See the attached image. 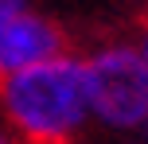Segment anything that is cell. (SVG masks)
<instances>
[{
  "label": "cell",
  "instance_id": "obj_1",
  "mask_svg": "<svg viewBox=\"0 0 148 144\" xmlns=\"http://www.w3.org/2000/svg\"><path fill=\"white\" fill-rule=\"evenodd\" d=\"M0 117L20 144H74L86 136L90 90L86 59L62 51L47 62L0 78Z\"/></svg>",
  "mask_w": 148,
  "mask_h": 144
},
{
  "label": "cell",
  "instance_id": "obj_2",
  "mask_svg": "<svg viewBox=\"0 0 148 144\" xmlns=\"http://www.w3.org/2000/svg\"><path fill=\"white\" fill-rule=\"evenodd\" d=\"M82 59H86L90 121L109 136L148 144V66L136 51V39L97 43Z\"/></svg>",
  "mask_w": 148,
  "mask_h": 144
},
{
  "label": "cell",
  "instance_id": "obj_3",
  "mask_svg": "<svg viewBox=\"0 0 148 144\" xmlns=\"http://www.w3.org/2000/svg\"><path fill=\"white\" fill-rule=\"evenodd\" d=\"M70 51L66 31L51 20V16L35 12H0V78L27 70L35 62H47L55 55Z\"/></svg>",
  "mask_w": 148,
  "mask_h": 144
},
{
  "label": "cell",
  "instance_id": "obj_4",
  "mask_svg": "<svg viewBox=\"0 0 148 144\" xmlns=\"http://www.w3.org/2000/svg\"><path fill=\"white\" fill-rule=\"evenodd\" d=\"M31 0H0V12H27Z\"/></svg>",
  "mask_w": 148,
  "mask_h": 144
},
{
  "label": "cell",
  "instance_id": "obj_5",
  "mask_svg": "<svg viewBox=\"0 0 148 144\" xmlns=\"http://www.w3.org/2000/svg\"><path fill=\"white\" fill-rule=\"evenodd\" d=\"M136 51H140V59H144V66H148V23L140 27V35H136Z\"/></svg>",
  "mask_w": 148,
  "mask_h": 144
},
{
  "label": "cell",
  "instance_id": "obj_6",
  "mask_svg": "<svg viewBox=\"0 0 148 144\" xmlns=\"http://www.w3.org/2000/svg\"><path fill=\"white\" fill-rule=\"evenodd\" d=\"M0 144H20V140H16V132L4 125V117H0Z\"/></svg>",
  "mask_w": 148,
  "mask_h": 144
}]
</instances>
